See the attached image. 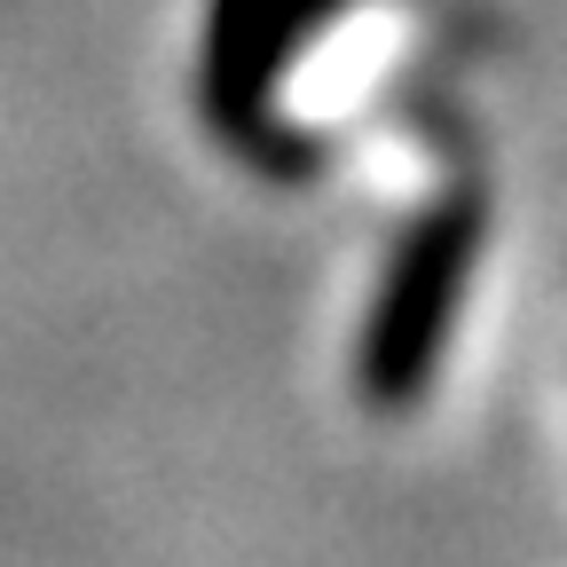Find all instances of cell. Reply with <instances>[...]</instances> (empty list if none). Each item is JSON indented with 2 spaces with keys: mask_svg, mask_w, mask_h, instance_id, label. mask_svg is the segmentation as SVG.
I'll use <instances>...</instances> for the list:
<instances>
[{
  "mask_svg": "<svg viewBox=\"0 0 567 567\" xmlns=\"http://www.w3.org/2000/svg\"><path fill=\"white\" fill-rule=\"evenodd\" d=\"M481 237H488V205L473 189L442 197L402 237L379 300H371V323H363V354H354L363 402L410 410L434 386L442 354H450V331H457V308H465V284H473V260H481Z\"/></svg>",
  "mask_w": 567,
  "mask_h": 567,
  "instance_id": "cell-1",
  "label": "cell"
},
{
  "mask_svg": "<svg viewBox=\"0 0 567 567\" xmlns=\"http://www.w3.org/2000/svg\"><path fill=\"white\" fill-rule=\"evenodd\" d=\"M339 0H221L205 32V111L229 134H252L268 118V87L284 55H292L316 24H331Z\"/></svg>",
  "mask_w": 567,
  "mask_h": 567,
  "instance_id": "cell-2",
  "label": "cell"
}]
</instances>
